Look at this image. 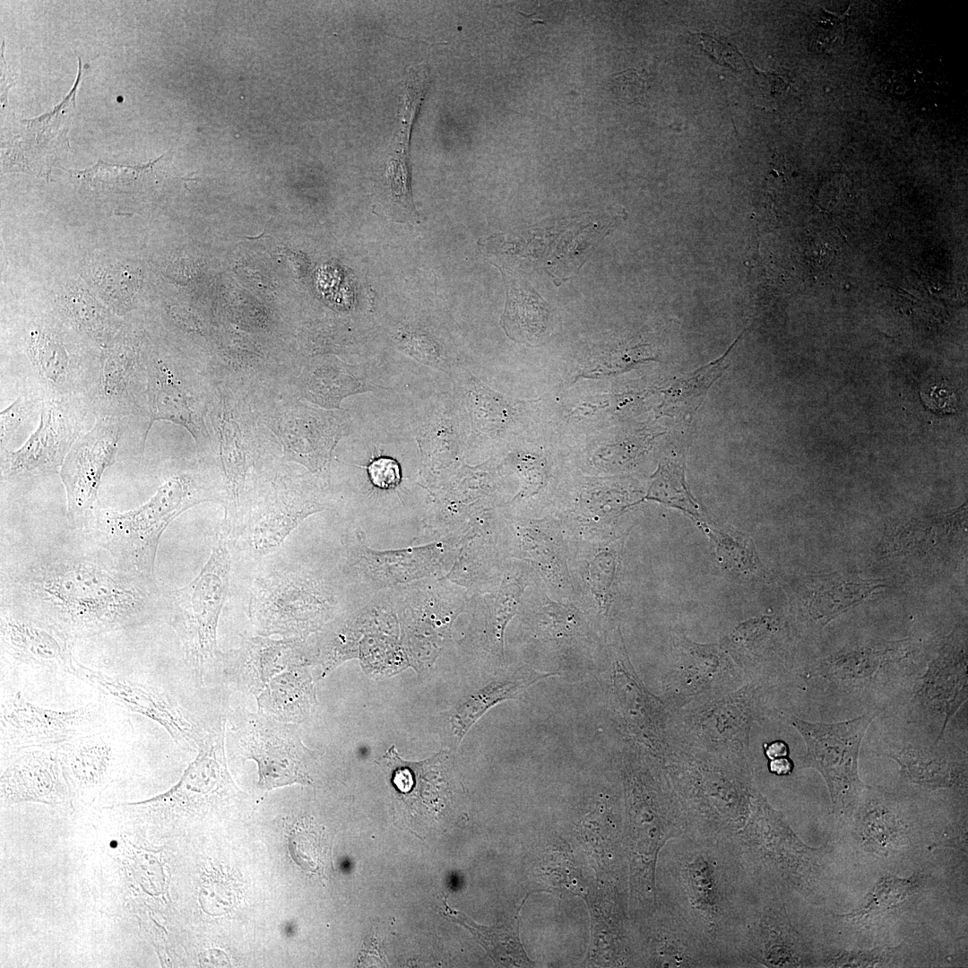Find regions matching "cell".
<instances>
[{"label":"cell","mask_w":968,"mask_h":968,"mask_svg":"<svg viewBox=\"0 0 968 968\" xmlns=\"http://www.w3.org/2000/svg\"><path fill=\"white\" fill-rule=\"evenodd\" d=\"M915 651L910 639L844 647L824 658L811 675L828 690L880 691L917 673L910 667Z\"/></svg>","instance_id":"cell-13"},{"label":"cell","mask_w":968,"mask_h":968,"mask_svg":"<svg viewBox=\"0 0 968 968\" xmlns=\"http://www.w3.org/2000/svg\"><path fill=\"white\" fill-rule=\"evenodd\" d=\"M928 877L915 872L908 877L892 874L881 877L851 911L836 915L855 924H868L910 905L921 893Z\"/></svg>","instance_id":"cell-33"},{"label":"cell","mask_w":968,"mask_h":968,"mask_svg":"<svg viewBox=\"0 0 968 968\" xmlns=\"http://www.w3.org/2000/svg\"><path fill=\"white\" fill-rule=\"evenodd\" d=\"M40 404L37 397L22 393L0 412L1 451L6 449L13 434L36 409H39Z\"/></svg>","instance_id":"cell-45"},{"label":"cell","mask_w":968,"mask_h":968,"mask_svg":"<svg viewBox=\"0 0 968 968\" xmlns=\"http://www.w3.org/2000/svg\"><path fill=\"white\" fill-rule=\"evenodd\" d=\"M235 726L233 733L242 754L258 765L262 789L312 782L307 769L309 750L292 723L263 713H246Z\"/></svg>","instance_id":"cell-14"},{"label":"cell","mask_w":968,"mask_h":968,"mask_svg":"<svg viewBox=\"0 0 968 968\" xmlns=\"http://www.w3.org/2000/svg\"><path fill=\"white\" fill-rule=\"evenodd\" d=\"M649 926V964L659 967L717 968L710 949L677 916L657 906Z\"/></svg>","instance_id":"cell-29"},{"label":"cell","mask_w":968,"mask_h":968,"mask_svg":"<svg viewBox=\"0 0 968 968\" xmlns=\"http://www.w3.org/2000/svg\"><path fill=\"white\" fill-rule=\"evenodd\" d=\"M521 13V14H522L523 16H524V17H527L528 19H531V18H532V22H535V23H542V24H543V23H545V22H544V21H542V20H540V19H538L539 17H538V18H534V17H533V16H534V14H533V13H531V14H526V13Z\"/></svg>","instance_id":"cell-55"},{"label":"cell","mask_w":968,"mask_h":968,"mask_svg":"<svg viewBox=\"0 0 968 968\" xmlns=\"http://www.w3.org/2000/svg\"><path fill=\"white\" fill-rule=\"evenodd\" d=\"M326 603L315 583L293 569L257 578L248 603L249 618L260 635L301 639L322 621Z\"/></svg>","instance_id":"cell-10"},{"label":"cell","mask_w":968,"mask_h":968,"mask_svg":"<svg viewBox=\"0 0 968 968\" xmlns=\"http://www.w3.org/2000/svg\"><path fill=\"white\" fill-rule=\"evenodd\" d=\"M125 428L121 419L96 416L92 427L65 456L58 473L66 495L67 519L73 528L82 529L99 507L101 479L117 459Z\"/></svg>","instance_id":"cell-11"},{"label":"cell","mask_w":968,"mask_h":968,"mask_svg":"<svg viewBox=\"0 0 968 968\" xmlns=\"http://www.w3.org/2000/svg\"><path fill=\"white\" fill-rule=\"evenodd\" d=\"M300 639L246 638L241 646L221 653L220 661L232 681L254 694L267 687L275 674L301 665Z\"/></svg>","instance_id":"cell-25"},{"label":"cell","mask_w":968,"mask_h":968,"mask_svg":"<svg viewBox=\"0 0 968 968\" xmlns=\"http://www.w3.org/2000/svg\"><path fill=\"white\" fill-rule=\"evenodd\" d=\"M657 906L679 918L727 967L758 886L729 845L683 834L659 852Z\"/></svg>","instance_id":"cell-2"},{"label":"cell","mask_w":968,"mask_h":968,"mask_svg":"<svg viewBox=\"0 0 968 968\" xmlns=\"http://www.w3.org/2000/svg\"><path fill=\"white\" fill-rule=\"evenodd\" d=\"M629 799L633 846V896L641 905L656 901L655 867L670 839L687 833V824L663 767L630 768Z\"/></svg>","instance_id":"cell-6"},{"label":"cell","mask_w":968,"mask_h":968,"mask_svg":"<svg viewBox=\"0 0 968 968\" xmlns=\"http://www.w3.org/2000/svg\"><path fill=\"white\" fill-rule=\"evenodd\" d=\"M122 747L104 729L56 747L62 766L81 789L99 786L104 782Z\"/></svg>","instance_id":"cell-32"},{"label":"cell","mask_w":968,"mask_h":968,"mask_svg":"<svg viewBox=\"0 0 968 968\" xmlns=\"http://www.w3.org/2000/svg\"><path fill=\"white\" fill-rule=\"evenodd\" d=\"M548 310L545 302L533 291L513 290L508 294L503 325L515 341H532L545 331Z\"/></svg>","instance_id":"cell-39"},{"label":"cell","mask_w":968,"mask_h":968,"mask_svg":"<svg viewBox=\"0 0 968 968\" xmlns=\"http://www.w3.org/2000/svg\"><path fill=\"white\" fill-rule=\"evenodd\" d=\"M555 675L523 667L506 678L494 681L471 696L451 717L452 730L460 742L468 730L493 705L520 697L538 681Z\"/></svg>","instance_id":"cell-34"},{"label":"cell","mask_w":968,"mask_h":968,"mask_svg":"<svg viewBox=\"0 0 968 968\" xmlns=\"http://www.w3.org/2000/svg\"><path fill=\"white\" fill-rule=\"evenodd\" d=\"M644 499L658 501L689 514L700 524H704L696 501L687 490L684 463L678 459L663 462L653 477L652 484Z\"/></svg>","instance_id":"cell-40"},{"label":"cell","mask_w":968,"mask_h":968,"mask_svg":"<svg viewBox=\"0 0 968 968\" xmlns=\"http://www.w3.org/2000/svg\"><path fill=\"white\" fill-rule=\"evenodd\" d=\"M300 667L290 668L273 678L261 694L259 706L270 713V717L285 722H293L298 717V710L302 713L306 707L310 683Z\"/></svg>","instance_id":"cell-37"},{"label":"cell","mask_w":968,"mask_h":968,"mask_svg":"<svg viewBox=\"0 0 968 968\" xmlns=\"http://www.w3.org/2000/svg\"><path fill=\"white\" fill-rule=\"evenodd\" d=\"M229 572L230 555L226 534L222 533L199 574L187 584L163 592L162 612L201 682L209 670L220 661L217 627L228 594Z\"/></svg>","instance_id":"cell-5"},{"label":"cell","mask_w":968,"mask_h":968,"mask_svg":"<svg viewBox=\"0 0 968 968\" xmlns=\"http://www.w3.org/2000/svg\"><path fill=\"white\" fill-rule=\"evenodd\" d=\"M111 701L160 723L182 747L198 749L206 733L188 721L171 700L148 686L89 668L78 660L73 674Z\"/></svg>","instance_id":"cell-18"},{"label":"cell","mask_w":968,"mask_h":968,"mask_svg":"<svg viewBox=\"0 0 968 968\" xmlns=\"http://www.w3.org/2000/svg\"><path fill=\"white\" fill-rule=\"evenodd\" d=\"M2 652L35 668L73 674V641L56 627L1 601Z\"/></svg>","instance_id":"cell-16"},{"label":"cell","mask_w":968,"mask_h":968,"mask_svg":"<svg viewBox=\"0 0 968 968\" xmlns=\"http://www.w3.org/2000/svg\"><path fill=\"white\" fill-rule=\"evenodd\" d=\"M843 22V16L821 9L818 17L813 22L814 44H817L820 50H827L842 37Z\"/></svg>","instance_id":"cell-51"},{"label":"cell","mask_w":968,"mask_h":968,"mask_svg":"<svg viewBox=\"0 0 968 968\" xmlns=\"http://www.w3.org/2000/svg\"><path fill=\"white\" fill-rule=\"evenodd\" d=\"M851 817L858 842L869 852L888 857L910 843L909 821L886 791L868 786Z\"/></svg>","instance_id":"cell-27"},{"label":"cell","mask_w":968,"mask_h":968,"mask_svg":"<svg viewBox=\"0 0 968 968\" xmlns=\"http://www.w3.org/2000/svg\"><path fill=\"white\" fill-rule=\"evenodd\" d=\"M792 892L760 886L731 949L728 966L810 967L814 944L802 919L788 902Z\"/></svg>","instance_id":"cell-7"},{"label":"cell","mask_w":968,"mask_h":968,"mask_svg":"<svg viewBox=\"0 0 968 968\" xmlns=\"http://www.w3.org/2000/svg\"><path fill=\"white\" fill-rule=\"evenodd\" d=\"M429 84V69L425 64L409 67L403 84L400 130L391 146L386 164L387 185L395 193H406L411 189L409 164L411 135Z\"/></svg>","instance_id":"cell-30"},{"label":"cell","mask_w":968,"mask_h":968,"mask_svg":"<svg viewBox=\"0 0 968 968\" xmlns=\"http://www.w3.org/2000/svg\"><path fill=\"white\" fill-rule=\"evenodd\" d=\"M966 647V640L949 639L919 678L914 702L940 720L936 740L944 739L947 724L968 697Z\"/></svg>","instance_id":"cell-22"},{"label":"cell","mask_w":968,"mask_h":968,"mask_svg":"<svg viewBox=\"0 0 968 968\" xmlns=\"http://www.w3.org/2000/svg\"><path fill=\"white\" fill-rule=\"evenodd\" d=\"M445 905V915L467 928L495 961L505 966H534L520 941L517 920L501 927H484L450 908L446 901Z\"/></svg>","instance_id":"cell-36"},{"label":"cell","mask_w":968,"mask_h":968,"mask_svg":"<svg viewBox=\"0 0 968 968\" xmlns=\"http://www.w3.org/2000/svg\"><path fill=\"white\" fill-rule=\"evenodd\" d=\"M897 948L875 947L869 950H842L831 955L825 965L830 967H876L886 965Z\"/></svg>","instance_id":"cell-47"},{"label":"cell","mask_w":968,"mask_h":968,"mask_svg":"<svg viewBox=\"0 0 968 968\" xmlns=\"http://www.w3.org/2000/svg\"><path fill=\"white\" fill-rule=\"evenodd\" d=\"M875 716L869 712L836 722L791 719V724L806 744L801 767L813 768L822 775L832 812L836 817H851L868 788L860 777L859 756L862 740Z\"/></svg>","instance_id":"cell-8"},{"label":"cell","mask_w":968,"mask_h":968,"mask_svg":"<svg viewBox=\"0 0 968 968\" xmlns=\"http://www.w3.org/2000/svg\"><path fill=\"white\" fill-rule=\"evenodd\" d=\"M714 544L717 559L726 569L754 574L759 569V560L750 538L741 533L716 530L703 524Z\"/></svg>","instance_id":"cell-41"},{"label":"cell","mask_w":968,"mask_h":968,"mask_svg":"<svg viewBox=\"0 0 968 968\" xmlns=\"http://www.w3.org/2000/svg\"><path fill=\"white\" fill-rule=\"evenodd\" d=\"M734 344L727 352L716 361L703 367L686 378L677 380L668 391L667 402L672 404V408L680 411H691L699 404L710 385L720 376L725 368L723 362Z\"/></svg>","instance_id":"cell-42"},{"label":"cell","mask_w":968,"mask_h":968,"mask_svg":"<svg viewBox=\"0 0 968 968\" xmlns=\"http://www.w3.org/2000/svg\"><path fill=\"white\" fill-rule=\"evenodd\" d=\"M84 540L37 549L3 568L1 601L73 640L139 627L162 611L155 578L125 569Z\"/></svg>","instance_id":"cell-1"},{"label":"cell","mask_w":968,"mask_h":968,"mask_svg":"<svg viewBox=\"0 0 968 968\" xmlns=\"http://www.w3.org/2000/svg\"><path fill=\"white\" fill-rule=\"evenodd\" d=\"M614 651L612 687L619 713L631 734L662 762L671 749L667 738L666 705L638 678L620 632Z\"/></svg>","instance_id":"cell-19"},{"label":"cell","mask_w":968,"mask_h":968,"mask_svg":"<svg viewBox=\"0 0 968 968\" xmlns=\"http://www.w3.org/2000/svg\"><path fill=\"white\" fill-rule=\"evenodd\" d=\"M51 748L20 749L2 775V798L7 802L38 800L61 802L65 787L59 755Z\"/></svg>","instance_id":"cell-28"},{"label":"cell","mask_w":968,"mask_h":968,"mask_svg":"<svg viewBox=\"0 0 968 968\" xmlns=\"http://www.w3.org/2000/svg\"><path fill=\"white\" fill-rule=\"evenodd\" d=\"M272 428L288 460L317 471L329 463L344 426L337 413L298 402L284 411Z\"/></svg>","instance_id":"cell-21"},{"label":"cell","mask_w":968,"mask_h":968,"mask_svg":"<svg viewBox=\"0 0 968 968\" xmlns=\"http://www.w3.org/2000/svg\"><path fill=\"white\" fill-rule=\"evenodd\" d=\"M662 767L687 833L725 843L741 856L756 845L771 805L757 790L748 760L671 749Z\"/></svg>","instance_id":"cell-3"},{"label":"cell","mask_w":968,"mask_h":968,"mask_svg":"<svg viewBox=\"0 0 968 968\" xmlns=\"http://www.w3.org/2000/svg\"><path fill=\"white\" fill-rule=\"evenodd\" d=\"M807 618L824 627L884 587L878 580H864L851 574H831L812 577L808 583Z\"/></svg>","instance_id":"cell-31"},{"label":"cell","mask_w":968,"mask_h":968,"mask_svg":"<svg viewBox=\"0 0 968 968\" xmlns=\"http://www.w3.org/2000/svg\"><path fill=\"white\" fill-rule=\"evenodd\" d=\"M106 710L99 704L58 711L28 701L20 693L1 701L2 747L10 749L57 747L104 729Z\"/></svg>","instance_id":"cell-12"},{"label":"cell","mask_w":968,"mask_h":968,"mask_svg":"<svg viewBox=\"0 0 968 968\" xmlns=\"http://www.w3.org/2000/svg\"><path fill=\"white\" fill-rule=\"evenodd\" d=\"M647 85L646 74L635 68L616 74L611 81L614 94L627 102L640 101L645 95Z\"/></svg>","instance_id":"cell-49"},{"label":"cell","mask_w":968,"mask_h":968,"mask_svg":"<svg viewBox=\"0 0 968 968\" xmlns=\"http://www.w3.org/2000/svg\"><path fill=\"white\" fill-rule=\"evenodd\" d=\"M88 399L96 416L129 423L142 422L147 432V372L145 356L134 344L112 345L103 356Z\"/></svg>","instance_id":"cell-15"},{"label":"cell","mask_w":968,"mask_h":968,"mask_svg":"<svg viewBox=\"0 0 968 968\" xmlns=\"http://www.w3.org/2000/svg\"><path fill=\"white\" fill-rule=\"evenodd\" d=\"M398 341L402 350L424 363L438 366V362L441 361L437 345L426 334L418 332H400Z\"/></svg>","instance_id":"cell-50"},{"label":"cell","mask_w":968,"mask_h":968,"mask_svg":"<svg viewBox=\"0 0 968 968\" xmlns=\"http://www.w3.org/2000/svg\"><path fill=\"white\" fill-rule=\"evenodd\" d=\"M748 694L713 698L687 716V731L700 750L730 759H748L752 705Z\"/></svg>","instance_id":"cell-20"},{"label":"cell","mask_w":968,"mask_h":968,"mask_svg":"<svg viewBox=\"0 0 968 968\" xmlns=\"http://www.w3.org/2000/svg\"><path fill=\"white\" fill-rule=\"evenodd\" d=\"M534 630L543 637L560 638L571 635L579 627L575 611L549 601L535 615Z\"/></svg>","instance_id":"cell-43"},{"label":"cell","mask_w":968,"mask_h":968,"mask_svg":"<svg viewBox=\"0 0 968 968\" xmlns=\"http://www.w3.org/2000/svg\"><path fill=\"white\" fill-rule=\"evenodd\" d=\"M306 398L324 408H340L341 401L356 393L372 389L343 366L324 364L310 370L303 383Z\"/></svg>","instance_id":"cell-38"},{"label":"cell","mask_w":968,"mask_h":968,"mask_svg":"<svg viewBox=\"0 0 968 968\" xmlns=\"http://www.w3.org/2000/svg\"><path fill=\"white\" fill-rule=\"evenodd\" d=\"M886 756L895 761L901 777L910 783L933 790H966V752L949 747L944 739L905 743Z\"/></svg>","instance_id":"cell-26"},{"label":"cell","mask_w":968,"mask_h":968,"mask_svg":"<svg viewBox=\"0 0 968 968\" xmlns=\"http://www.w3.org/2000/svg\"><path fill=\"white\" fill-rule=\"evenodd\" d=\"M210 500L203 478L179 470L168 474L145 503L125 512L99 507L81 530L125 569L155 578L158 547L167 527L190 507Z\"/></svg>","instance_id":"cell-4"},{"label":"cell","mask_w":968,"mask_h":968,"mask_svg":"<svg viewBox=\"0 0 968 968\" xmlns=\"http://www.w3.org/2000/svg\"><path fill=\"white\" fill-rule=\"evenodd\" d=\"M290 850L293 860L304 869H320L323 864V851L320 837L315 832L298 827L290 834Z\"/></svg>","instance_id":"cell-44"},{"label":"cell","mask_w":968,"mask_h":968,"mask_svg":"<svg viewBox=\"0 0 968 968\" xmlns=\"http://www.w3.org/2000/svg\"><path fill=\"white\" fill-rule=\"evenodd\" d=\"M675 647L674 664L664 682L674 704L718 692L734 676L726 653L716 644H700L678 638Z\"/></svg>","instance_id":"cell-23"},{"label":"cell","mask_w":968,"mask_h":968,"mask_svg":"<svg viewBox=\"0 0 968 968\" xmlns=\"http://www.w3.org/2000/svg\"><path fill=\"white\" fill-rule=\"evenodd\" d=\"M615 571V557L609 550L599 551L588 564V583L602 608L607 606Z\"/></svg>","instance_id":"cell-46"},{"label":"cell","mask_w":968,"mask_h":968,"mask_svg":"<svg viewBox=\"0 0 968 968\" xmlns=\"http://www.w3.org/2000/svg\"><path fill=\"white\" fill-rule=\"evenodd\" d=\"M522 591L520 584L511 583L503 589L497 601L492 621L493 634L502 649L505 627L517 610Z\"/></svg>","instance_id":"cell-48"},{"label":"cell","mask_w":968,"mask_h":968,"mask_svg":"<svg viewBox=\"0 0 968 968\" xmlns=\"http://www.w3.org/2000/svg\"><path fill=\"white\" fill-rule=\"evenodd\" d=\"M768 767L772 774L784 776L792 772L793 763L788 756H782L770 760Z\"/></svg>","instance_id":"cell-53"},{"label":"cell","mask_w":968,"mask_h":968,"mask_svg":"<svg viewBox=\"0 0 968 968\" xmlns=\"http://www.w3.org/2000/svg\"><path fill=\"white\" fill-rule=\"evenodd\" d=\"M147 372V432L154 422L166 420L186 429L197 445H203L207 430L196 400L186 383L159 357L145 356Z\"/></svg>","instance_id":"cell-24"},{"label":"cell","mask_w":968,"mask_h":968,"mask_svg":"<svg viewBox=\"0 0 968 968\" xmlns=\"http://www.w3.org/2000/svg\"><path fill=\"white\" fill-rule=\"evenodd\" d=\"M95 419L85 397L42 402L39 424L24 444L16 450L1 451L2 481L59 472L73 443Z\"/></svg>","instance_id":"cell-9"},{"label":"cell","mask_w":968,"mask_h":968,"mask_svg":"<svg viewBox=\"0 0 968 968\" xmlns=\"http://www.w3.org/2000/svg\"><path fill=\"white\" fill-rule=\"evenodd\" d=\"M220 457L228 492L229 506L226 512V526L229 533L235 530L238 504L248 471L246 450L242 440L241 429L225 408L220 423Z\"/></svg>","instance_id":"cell-35"},{"label":"cell","mask_w":968,"mask_h":968,"mask_svg":"<svg viewBox=\"0 0 968 968\" xmlns=\"http://www.w3.org/2000/svg\"><path fill=\"white\" fill-rule=\"evenodd\" d=\"M322 508L297 484L278 479L252 506L238 528L239 537L254 555L271 553L306 517Z\"/></svg>","instance_id":"cell-17"},{"label":"cell","mask_w":968,"mask_h":968,"mask_svg":"<svg viewBox=\"0 0 968 968\" xmlns=\"http://www.w3.org/2000/svg\"><path fill=\"white\" fill-rule=\"evenodd\" d=\"M373 485L380 488H392L401 481L399 463L390 457L374 459L367 467Z\"/></svg>","instance_id":"cell-52"},{"label":"cell","mask_w":968,"mask_h":968,"mask_svg":"<svg viewBox=\"0 0 968 968\" xmlns=\"http://www.w3.org/2000/svg\"><path fill=\"white\" fill-rule=\"evenodd\" d=\"M765 754L769 760L789 756V747L782 740H774L765 748Z\"/></svg>","instance_id":"cell-54"}]
</instances>
